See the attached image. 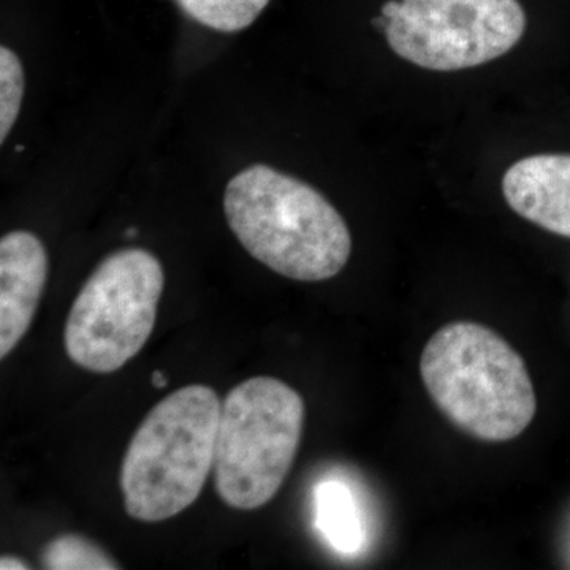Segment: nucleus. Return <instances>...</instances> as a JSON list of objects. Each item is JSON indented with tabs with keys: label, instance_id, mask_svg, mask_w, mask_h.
Returning <instances> with one entry per match:
<instances>
[{
	"label": "nucleus",
	"instance_id": "6",
	"mask_svg": "<svg viewBox=\"0 0 570 570\" xmlns=\"http://www.w3.org/2000/svg\"><path fill=\"white\" fill-rule=\"evenodd\" d=\"M377 22L404 61L456 71L512 50L527 29V13L519 0H389Z\"/></svg>",
	"mask_w": 570,
	"mask_h": 570
},
{
	"label": "nucleus",
	"instance_id": "10",
	"mask_svg": "<svg viewBox=\"0 0 570 570\" xmlns=\"http://www.w3.org/2000/svg\"><path fill=\"white\" fill-rule=\"evenodd\" d=\"M179 9L213 31H245L266 9L269 0H176Z\"/></svg>",
	"mask_w": 570,
	"mask_h": 570
},
{
	"label": "nucleus",
	"instance_id": "1",
	"mask_svg": "<svg viewBox=\"0 0 570 570\" xmlns=\"http://www.w3.org/2000/svg\"><path fill=\"white\" fill-rule=\"evenodd\" d=\"M224 212L247 253L288 279H330L351 257V232L335 206L268 165H253L228 183Z\"/></svg>",
	"mask_w": 570,
	"mask_h": 570
},
{
	"label": "nucleus",
	"instance_id": "4",
	"mask_svg": "<svg viewBox=\"0 0 570 570\" xmlns=\"http://www.w3.org/2000/svg\"><path fill=\"white\" fill-rule=\"evenodd\" d=\"M305 401L279 379H247L227 393L214 452V487L228 508L268 504L294 466Z\"/></svg>",
	"mask_w": 570,
	"mask_h": 570
},
{
	"label": "nucleus",
	"instance_id": "14",
	"mask_svg": "<svg viewBox=\"0 0 570 570\" xmlns=\"http://www.w3.org/2000/svg\"><path fill=\"white\" fill-rule=\"evenodd\" d=\"M151 381L156 389H165L168 385V379L165 376L163 371H154Z\"/></svg>",
	"mask_w": 570,
	"mask_h": 570
},
{
	"label": "nucleus",
	"instance_id": "3",
	"mask_svg": "<svg viewBox=\"0 0 570 570\" xmlns=\"http://www.w3.org/2000/svg\"><path fill=\"white\" fill-rule=\"evenodd\" d=\"M223 401L208 385L176 390L149 411L121 464L124 509L157 523L193 505L214 464Z\"/></svg>",
	"mask_w": 570,
	"mask_h": 570
},
{
	"label": "nucleus",
	"instance_id": "13",
	"mask_svg": "<svg viewBox=\"0 0 570 570\" xmlns=\"http://www.w3.org/2000/svg\"><path fill=\"white\" fill-rule=\"evenodd\" d=\"M0 569L2 570H24L31 569L24 561L20 560L17 557H9V554H3L2 560H0Z\"/></svg>",
	"mask_w": 570,
	"mask_h": 570
},
{
	"label": "nucleus",
	"instance_id": "7",
	"mask_svg": "<svg viewBox=\"0 0 570 570\" xmlns=\"http://www.w3.org/2000/svg\"><path fill=\"white\" fill-rule=\"evenodd\" d=\"M48 277L39 236L17 230L0 239V356L20 344L36 316Z\"/></svg>",
	"mask_w": 570,
	"mask_h": 570
},
{
	"label": "nucleus",
	"instance_id": "15",
	"mask_svg": "<svg viewBox=\"0 0 570 570\" xmlns=\"http://www.w3.org/2000/svg\"><path fill=\"white\" fill-rule=\"evenodd\" d=\"M137 234V230L135 228H130V230H127V236H135Z\"/></svg>",
	"mask_w": 570,
	"mask_h": 570
},
{
	"label": "nucleus",
	"instance_id": "9",
	"mask_svg": "<svg viewBox=\"0 0 570 570\" xmlns=\"http://www.w3.org/2000/svg\"><path fill=\"white\" fill-rule=\"evenodd\" d=\"M317 524L335 549L351 553L362 546L363 530L351 491L337 482L317 487Z\"/></svg>",
	"mask_w": 570,
	"mask_h": 570
},
{
	"label": "nucleus",
	"instance_id": "12",
	"mask_svg": "<svg viewBox=\"0 0 570 570\" xmlns=\"http://www.w3.org/2000/svg\"><path fill=\"white\" fill-rule=\"evenodd\" d=\"M26 77L20 58L10 48H0V141L9 137L24 96Z\"/></svg>",
	"mask_w": 570,
	"mask_h": 570
},
{
	"label": "nucleus",
	"instance_id": "11",
	"mask_svg": "<svg viewBox=\"0 0 570 570\" xmlns=\"http://www.w3.org/2000/svg\"><path fill=\"white\" fill-rule=\"evenodd\" d=\"M41 568L48 570H115L118 562L91 539L62 534L41 551Z\"/></svg>",
	"mask_w": 570,
	"mask_h": 570
},
{
	"label": "nucleus",
	"instance_id": "5",
	"mask_svg": "<svg viewBox=\"0 0 570 570\" xmlns=\"http://www.w3.org/2000/svg\"><path fill=\"white\" fill-rule=\"evenodd\" d=\"M163 264L149 250H116L94 269L75 298L66 352L97 374L121 370L148 343L163 296Z\"/></svg>",
	"mask_w": 570,
	"mask_h": 570
},
{
	"label": "nucleus",
	"instance_id": "8",
	"mask_svg": "<svg viewBox=\"0 0 570 570\" xmlns=\"http://www.w3.org/2000/svg\"><path fill=\"white\" fill-rule=\"evenodd\" d=\"M502 194L523 219L570 238V154L524 157L505 171Z\"/></svg>",
	"mask_w": 570,
	"mask_h": 570
},
{
	"label": "nucleus",
	"instance_id": "2",
	"mask_svg": "<svg viewBox=\"0 0 570 570\" xmlns=\"http://www.w3.org/2000/svg\"><path fill=\"white\" fill-rule=\"evenodd\" d=\"M420 373L439 411L479 441H512L538 412L523 356L475 322H452L434 333L423 348Z\"/></svg>",
	"mask_w": 570,
	"mask_h": 570
}]
</instances>
